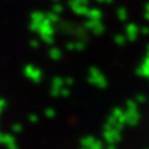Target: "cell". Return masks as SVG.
<instances>
[]
</instances>
